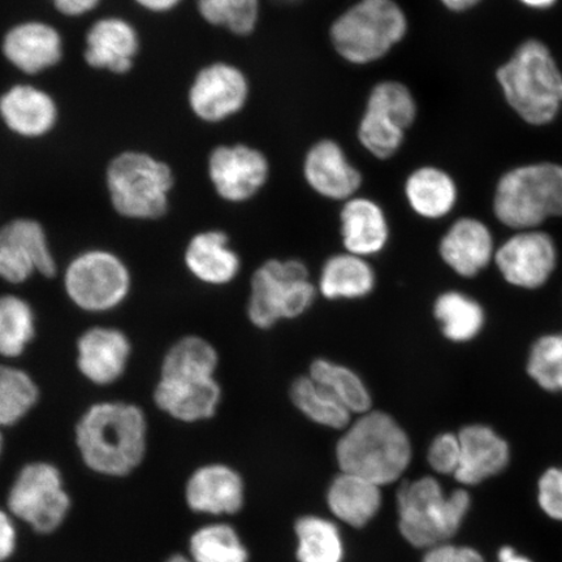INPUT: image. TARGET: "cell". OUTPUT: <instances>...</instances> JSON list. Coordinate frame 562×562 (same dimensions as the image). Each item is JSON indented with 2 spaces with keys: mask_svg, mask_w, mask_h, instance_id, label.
<instances>
[{
  "mask_svg": "<svg viewBox=\"0 0 562 562\" xmlns=\"http://www.w3.org/2000/svg\"><path fill=\"white\" fill-rule=\"evenodd\" d=\"M217 364L216 349L202 337L187 336L173 344L154 393L159 409L186 424L213 418L222 400Z\"/></svg>",
  "mask_w": 562,
  "mask_h": 562,
  "instance_id": "obj_1",
  "label": "cell"
},
{
  "mask_svg": "<svg viewBox=\"0 0 562 562\" xmlns=\"http://www.w3.org/2000/svg\"><path fill=\"white\" fill-rule=\"evenodd\" d=\"M411 26L398 0H355L331 20L327 38L342 63L367 68L395 53L409 37Z\"/></svg>",
  "mask_w": 562,
  "mask_h": 562,
  "instance_id": "obj_2",
  "label": "cell"
},
{
  "mask_svg": "<svg viewBox=\"0 0 562 562\" xmlns=\"http://www.w3.org/2000/svg\"><path fill=\"white\" fill-rule=\"evenodd\" d=\"M147 425L138 406L102 403L90 407L76 426V442L94 472L124 476L143 462Z\"/></svg>",
  "mask_w": 562,
  "mask_h": 562,
  "instance_id": "obj_3",
  "label": "cell"
},
{
  "mask_svg": "<svg viewBox=\"0 0 562 562\" xmlns=\"http://www.w3.org/2000/svg\"><path fill=\"white\" fill-rule=\"evenodd\" d=\"M413 448L404 427L382 411L361 414L342 431L336 445L341 473L386 486L409 468Z\"/></svg>",
  "mask_w": 562,
  "mask_h": 562,
  "instance_id": "obj_4",
  "label": "cell"
},
{
  "mask_svg": "<svg viewBox=\"0 0 562 562\" xmlns=\"http://www.w3.org/2000/svg\"><path fill=\"white\" fill-rule=\"evenodd\" d=\"M505 101L531 125L554 121L562 104V74L543 42L527 40L496 70Z\"/></svg>",
  "mask_w": 562,
  "mask_h": 562,
  "instance_id": "obj_5",
  "label": "cell"
},
{
  "mask_svg": "<svg viewBox=\"0 0 562 562\" xmlns=\"http://www.w3.org/2000/svg\"><path fill=\"white\" fill-rule=\"evenodd\" d=\"M419 102L414 90L397 79L372 83L356 125V139L378 161L395 159L417 124Z\"/></svg>",
  "mask_w": 562,
  "mask_h": 562,
  "instance_id": "obj_6",
  "label": "cell"
},
{
  "mask_svg": "<svg viewBox=\"0 0 562 562\" xmlns=\"http://www.w3.org/2000/svg\"><path fill=\"white\" fill-rule=\"evenodd\" d=\"M470 503L468 491L456 490L447 496L432 476L405 482L397 492L400 531L417 548L446 544L460 530Z\"/></svg>",
  "mask_w": 562,
  "mask_h": 562,
  "instance_id": "obj_7",
  "label": "cell"
},
{
  "mask_svg": "<svg viewBox=\"0 0 562 562\" xmlns=\"http://www.w3.org/2000/svg\"><path fill=\"white\" fill-rule=\"evenodd\" d=\"M494 213L504 226L519 231L562 216V166L544 161L504 173L496 186Z\"/></svg>",
  "mask_w": 562,
  "mask_h": 562,
  "instance_id": "obj_8",
  "label": "cell"
},
{
  "mask_svg": "<svg viewBox=\"0 0 562 562\" xmlns=\"http://www.w3.org/2000/svg\"><path fill=\"white\" fill-rule=\"evenodd\" d=\"M318 288L300 259H269L252 273L248 316L258 329L300 318L314 305Z\"/></svg>",
  "mask_w": 562,
  "mask_h": 562,
  "instance_id": "obj_9",
  "label": "cell"
},
{
  "mask_svg": "<svg viewBox=\"0 0 562 562\" xmlns=\"http://www.w3.org/2000/svg\"><path fill=\"white\" fill-rule=\"evenodd\" d=\"M105 182L112 206L131 220H159L168 210L171 167L146 153L125 151L111 160Z\"/></svg>",
  "mask_w": 562,
  "mask_h": 562,
  "instance_id": "obj_10",
  "label": "cell"
},
{
  "mask_svg": "<svg viewBox=\"0 0 562 562\" xmlns=\"http://www.w3.org/2000/svg\"><path fill=\"white\" fill-rule=\"evenodd\" d=\"M65 286L70 301L82 311H112L128 296L131 276L121 258L105 250L77 256L66 270Z\"/></svg>",
  "mask_w": 562,
  "mask_h": 562,
  "instance_id": "obj_11",
  "label": "cell"
},
{
  "mask_svg": "<svg viewBox=\"0 0 562 562\" xmlns=\"http://www.w3.org/2000/svg\"><path fill=\"white\" fill-rule=\"evenodd\" d=\"M207 175L220 199L243 205L257 199L270 184L272 164L261 147L246 143L223 144L210 151Z\"/></svg>",
  "mask_w": 562,
  "mask_h": 562,
  "instance_id": "obj_12",
  "label": "cell"
},
{
  "mask_svg": "<svg viewBox=\"0 0 562 562\" xmlns=\"http://www.w3.org/2000/svg\"><path fill=\"white\" fill-rule=\"evenodd\" d=\"M252 94L250 77L229 61H213L196 72L188 102L195 117L206 124L231 121L248 108Z\"/></svg>",
  "mask_w": 562,
  "mask_h": 562,
  "instance_id": "obj_13",
  "label": "cell"
},
{
  "mask_svg": "<svg viewBox=\"0 0 562 562\" xmlns=\"http://www.w3.org/2000/svg\"><path fill=\"white\" fill-rule=\"evenodd\" d=\"M69 505L59 470L46 462H34L21 470L9 497L13 515L44 533L58 529Z\"/></svg>",
  "mask_w": 562,
  "mask_h": 562,
  "instance_id": "obj_14",
  "label": "cell"
},
{
  "mask_svg": "<svg viewBox=\"0 0 562 562\" xmlns=\"http://www.w3.org/2000/svg\"><path fill=\"white\" fill-rule=\"evenodd\" d=\"M301 178L319 199L344 203L361 194L364 175L347 147L334 137H321L306 147Z\"/></svg>",
  "mask_w": 562,
  "mask_h": 562,
  "instance_id": "obj_15",
  "label": "cell"
},
{
  "mask_svg": "<svg viewBox=\"0 0 562 562\" xmlns=\"http://www.w3.org/2000/svg\"><path fill=\"white\" fill-rule=\"evenodd\" d=\"M52 278L56 262L44 227L32 220H15L0 228V279L24 283L34 276Z\"/></svg>",
  "mask_w": 562,
  "mask_h": 562,
  "instance_id": "obj_16",
  "label": "cell"
},
{
  "mask_svg": "<svg viewBox=\"0 0 562 562\" xmlns=\"http://www.w3.org/2000/svg\"><path fill=\"white\" fill-rule=\"evenodd\" d=\"M497 269L509 284L526 290L542 286L558 262L557 246L544 232L519 231L495 252Z\"/></svg>",
  "mask_w": 562,
  "mask_h": 562,
  "instance_id": "obj_17",
  "label": "cell"
},
{
  "mask_svg": "<svg viewBox=\"0 0 562 562\" xmlns=\"http://www.w3.org/2000/svg\"><path fill=\"white\" fill-rule=\"evenodd\" d=\"M339 231L342 248L367 259L381 255L391 240L386 210L381 202L363 194L341 203Z\"/></svg>",
  "mask_w": 562,
  "mask_h": 562,
  "instance_id": "obj_18",
  "label": "cell"
},
{
  "mask_svg": "<svg viewBox=\"0 0 562 562\" xmlns=\"http://www.w3.org/2000/svg\"><path fill=\"white\" fill-rule=\"evenodd\" d=\"M406 206L422 221L438 222L451 215L460 200L459 184L445 167L418 165L405 175Z\"/></svg>",
  "mask_w": 562,
  "mask_h": 562,
  "instance_id": "obj_19",
  "label": "cell"
},
{
  "mask_svg": "<svg viewBox=\"0 0 562 562\" xmlns=\"http://www.w3.org/2000/svg\"><path fill=\"white\" fill-rule=\"evenodd\" d=\"M494 237L482 221L462 216L442 235L439 255L462 278H474L495 258Z\"/></svg>",
  "mask_w": 562,
  "mask_h": 562,
  "instance_id": "obj_20",
  "label": "cell"
},
{
  "mask_svg": "<svg viewBox=\"0 0 562 562\" xmlns=\"http://www.w3.org/2000/svg\"><path fill=\"white\" fill-rule=\"evenodd\" d=\"M131 342L115 328L89 329L77 342V367L91 383L109 385L124 374Z\"/></svg>",
  "mask_w": 562,
  "mask_h": 562,
  "instance_id": "obj_21",
  "label": "cell"
},
{
  "mask_svg": "<svg viewBox=\"0 0 562 562\" xmlns=\"http://www.w3.org/2000/svg\"><path fill=\"white\" fill-rule=\"evenodd\" d=\"M5 59L26 75H37L63 58V40L54 26L42 21H26L4 35Z\"/></svg>",
  "mask_w": 562,
  "mask_h": 562,
  "instance_id": "obj_22",
  "label": "cell"
},
{
  "mask_svg": "<svg viewBox=\"0 0 562 562\" xmlns=\"http://www.w3.org/2000/svg\"><path fill=\"white\" fill-rule=\"evenodd\" d=\"M460 438V467L456 481L475 486L502 473L508 467L510 449L501 435L486 425H469L457 434Z\"/></svg>",
  "mask_w": 562,
  "mask_h": 562,
  "instance_id": "obj_23",
  "label": "cell"
},
{
  "mask_svg": "<svg viewBox=\"0 0 562 562\" xmlns=\"http://www.w3.org/2000/svg\"><path fill=\"white\" fill-rule=\"evenodd\" d=\"M138 47V34L128 21L108 18L90 27L83 58L91 68L124 75L132 69Z\"/></svg>",
  "mask_w": 562,
  "mask_h": 562,
  "instance_id": "obj_24",
  "label": "cell"
},
{
  "mask_svg": "<svg viewBox=\"0 0 562 562\" xmlns=\"http://www.w3.org/2000/svg\"><path fill=\"white\" fill-rule=\"evenodd\" d=\"M0 117L15 135L37 138L54 128L58 108L46 91L32 86H15L0 97Z\"/></svg>",
  "mask_w": 562,
  "mask_h": 562,
  "instance_id": "obj_25",
  "label": "cell"
},
{
  "mask_svg": "<svg viewBox=\"0 0 562 562\" xmlns=\"http://www.w3.org/2000/svg\"><path fill=\"white\" fill-rule=\"evenodd\" d=\"M186 265L195 279L216 286L232 283L241 270L240 257L221 229L196 234L188 244Z\"/></svg>",
  "mask_w": 562,
  "mask_h": 562,
  "instance_id": "obj_26",
  "label": "cell"
},
{
  "mask_svg": "<svg viewBox=\"0 0 562 562\" xmlns=\"http://www.w3.org/2000/svg\"><path fill=\"white\" fill-rule=\"evenodd\" d=\"M187 502L195 512L234 515L244 503L241 476L220 463L203 467L188 482Z\"/></svg>",
  "mask_w": 562,
  "mask_h": 562,
  "instance_id": "obj_27",
  "label": "cell"
},
{
  "mask_svg": "<svg viewBox=\"0 0 562 562\" xmlns=\"http://www.w3.org/2000/svg\"><path fill=\"white\" fill-rule=\"evenodd\" d=\"M375 285L376 273L368 259L344 251L323 265L316 288L327 300L353 301L370 296Z\"/></svg>",
  "mask_w": 562,
  "mask_h": 562,
  "instance_id": "obj_28",
  "label": "cell"
},
{
  "mask_svg": "<svg viewBox=\"0 0 562 562\" xmlns=\"http://www.w3.org/2000/svg\"><path fill=\"white\" fill-rule=\"evenodd\" d=\"M327 502L329 509L341 521L363 527L381 508L382 491L381 486L363 477L341 473L329 486Z\"/></svg>",
  "mask_w": 562,
  "mask_h": 562,
  "instance_id": "obj_29",
  "label": "cell"
},
{
  "mask_svg": "<svg viewBox=\"0 0 562 562\" xmlns=\"http://www.w3.org/2000/svg\"><path fill=\"white\" fill-rule=\"evenodd\" d=\"M290 396L302 416L315 425L344 431L353 420L348 407L308 374L294 379Z\"/></svg>",
  "mask_w": 562,
  "mask_h": 562,
  "instance_id": "obj_30",
  "label": "cell"
},
{
  "mask_svg": "<svg viewBox=\"0 0 562 562\" xmlns=\"http://www.w3.org/2000/svg\"><path fill=\"white\" fill-rule=\"evenodd\" d=\"M432 313L442 336L456 344L475 339L486 322L480 302L459 291L441 293L434 302Z\"/></svg>",
  "mask_w": 562,
  "mask_h": 562,
  "instance_id": "obj_31",
  "label": "cell"
},
{
  "mask_svg": "<svg viewBox=\"0 0 562 562\" xmlns=\"http://www.w3.org/2000/svg\"><path fill=\"white\" fill-rule=\"evenodd\" d=\"M308 375L331 391L353 416L372 411V395L368 384L346 364L318 358L308 368Z\"/></svg>",
  "mask_w": 562,
  "mask_h": 562,
  "instance_id": "obj_32",
  "label": "cell"
},
{
  "mask_svg": "<svg viewBox=\"0 0 562 562\" xmlns=\"http://www.w3.org/2000/svg\"><path fill=\"white\" fill-rule=\"evenodd\" d=\"M196 10L206 23L235 37L248 38L262 21V0H196Z\"/></svg>",
  "mask_w": 562,
  "mask_h": 562,
  "instance_id": "obj_33",
  "label": "cell"
},
{
  "mask_svg": "<svg viewBox=\"0 0 562 562\" xmlns=\"http://www.w3.org/2000/svg\"><path fill=\"white\" fill-rule=\"evenodd\" d=\"M35 335L32 307L16 296L0 297V356L16 358L24 353Z\"/></svg>",
  "mask_w": 562,
  "mask_h": 562,
  "instance_id": "obj_34",
  "label": "cell"
},
{
  "mask_svg": "<svg viewBox=\"0 0 562 562\" xmlns=\"http://www.w3.org/2000/svg\"><path fill=\"white\" fill-rule=\"evenodd\" d=\"M300 562H341L342 540L339 529L327 519L304 517L296 524Z\"/></svg>",
  "mask_w": 562,
  "mask_h": 562,
  "instance_id": "obj_35",
  "label": "cell"
},
{
  "mask_svg": "<svg viewBox=\"0 0 562 562\" xmlns=\"http://www.w3.org/2000/svg\"><path fill=\"white\" fill-rule=\"evenodd\" d=\"M38 397V386L25 371L0 364V426L18 424Z\"/></svg>",
  "mask_w": 562,
  "mask_h": 562,
  "instance_id": "obj_36",
  "label": "cell"
},
{
  "mask_svg": "<svg viewBox=\"0 0 562 562\" xmlns=\"http://www.w3.org/2000/svg\"><path fill=\"white\" fill-rule=\"evenodd\" d=\"M193 562H248V551L227 525L207 526L191 539Z\"/></svg>",
  "mask_w": 562,
  "mask_h": 562,
  "instance_id": "obj_37",
  "label": "cell"
},
{
  "mask_svg": "<svg viewBox=\"0 0 562 562\" xmlns=\"http://www.w3.org/2000/svg\"><path fill=\"white\" fill-rule=\"evenodd\" d=\"M527 371L543 390L562 391V334L540 337L533 344Z\"/></svg>",
  "mask_w": 562,
  "mask_h": 562,
  "instance_id": "obj_38",
  "label": "cell"
},
{
  "mask_svg": "<svg viewBox=\"0 0 562 562\" xmlns=\"http://www.w3.org/2000/svg\"><path fill=\"white\" fill-rule=\"evenodd\" d=\"M461 445L459 435L442 432L435 437L427 452L428 465L434 472L453 475L460 467Z\"/></svg>",
  "mask_w": 562,
  "mask_h": 562,
  "instance_id": "obj_39",
  "label": "cell"
},
{
  "mask_svg": "<svg viewBox=\"0 0 562 562\" xmlns=\"http://www.w3.org/2000/svg\"><path fill=\"white\" fill-rule=\"evenodd\" d=\"M538 504L546 515L562 522V468H551L540 476Z\"/></svg>",
  "mask_w": 562,
  "mask_h": 562,
  "instance_id": "obj_40",
  "label": "cell"
},
{
  "mask_svg": "<svg viewBox=\"0 0 562 562\" xmlns=\"http://www.w3.org/2000/svg\"><path fill=\"white\" fill-rule=\"evenodd\" d=\"M424 562H484V559L474 548L440 544L426 553Z\"/></svg>",
  "mask_w": 562,
  "mask_h": 562,
  "instance_id": "obj_41",
  "label": "cell"
},
{
  "mask_svg": "<svg viewBox=\"0 0 562 562\" xmlns=\"http://www.w3.org/2000/svg\"><path fill=\"white\" fill-rule=\"evenodd\" d=\"M16 533L10 518L0 512V562L9 559L15 550Z\"/></svg>",
  "mask_w": 562,
  "mask_h": 562,
  "instance_id": "obj_42",
  "label": "cell"
},
{
  "mask_svg": "<svg viewBox=\"0 0 562 562\" xmlns=\"http://www.w3.org/2000/svg\"><path fill=\"white\" fill-rule=\"evenodd\" d=\"M52 2L63 15L77 18L93 11L101 0H52Z\"/></svg>",
  "mask_w": 562,
  "mask_h": 562,
  "instance_id": "obj_43",
  "label": "cell"
},
{
  "mask_svg": "<svg viewBox=\"0 0 562 562\" xmlns=\"http://www.w3.org/2000/svg\"><path fill=\"white\" fill-rule=\"evenodd\" d=\"M442 9L452 13H463L475 9L482 0H438Z\"/></svg>",
  "mask_w": 562,
  "mask_h": 562,
  "instance_id": "obj_44",
  "label": "cell"
},
{
  "mask_svg": "<svg viewBox=\"0 0 562 562\" xmlns=\"http://www.w3.org/2000/svg\"><path fill=\"white\" fill-rule=\"evenodd\" d=\"M143 9L151 12H167L179 5L182 0H135Z\"/></svg>",
  "mask_w": 562,
  "mask_h": 562,
  "instance_id": "obj_45",
  "label": "cell"
},
{
  "mask_svg": "<svg viewBox=\"0 0 562 562\" xmlns=\"http://www.w3.org/2000/svg\"><path fill=\"white\" fill-rule=\"evenodd\" d=\"M498 562H533L525 557H519L515 548L505 546L498 551Z\"/></svg>",
  "mask_w": 562,
  "mask_h": 562,
  "instance_id": "obj_46",
  "label": "cell"
},
{
  "mask_svg": "<svg viewBox=\"0 0 562 562\" xmlns=\"http://www.w3.org/2000/svg\"><path fill=\"white\" fill-rule=\"evenodd\" d=\"M519 2L527 7H531V9L546 10L550 9V7L557 3L558 0H519Z\"/></svg>",
  "mask_w": 562,
  "mask_h": 562,
  "instance_id": "obj_47",
  "label": "cell"
},
{
  "mask_svg": "<svg viewBox=\"0 0 562 562\" xmlns=\"http://www.w3.org/2000/svg\"><path fill=\"white\" fill-rule=\"evenodd\" d=\"M166 562H193V561L188 560L184 557H181V554H175V557L168 559Z\"/></svg>",
  "mask_w": 562,
  "mask_h": 562,
  "instance_id": "obj_48",
  "label": "cell"
},
{
  "mask_svg": "<svg viewBox=\"0 0 562 562\" xmlns=\"http://www.w3.org/2000/svg\"><path fill=\"white\" fill-rule=\"evenodd\" d=\"M277 2L285 3V4H293V3L301 2V0H277Z\"/></svg>",
  "mask_w": 562,
  "mask_h": 562,
  "instance_id": "obj_49",
  "label": "cell"
},
{
  "mask_svg": "<svg viewBox=\"0 0 562 562\" xmlns=\"http://www.w3.org/2000/svg\"><path fill=\"white\" fill-rule=\"evenodd\" d=\"M2 449H3V437H2V434H0V454H2Z\"/></svg>",
  "mask_w": 562,
  "mask_h": 562,
  "instance_id": "obj_50",
  "label": "cell"
}]
</instances>
